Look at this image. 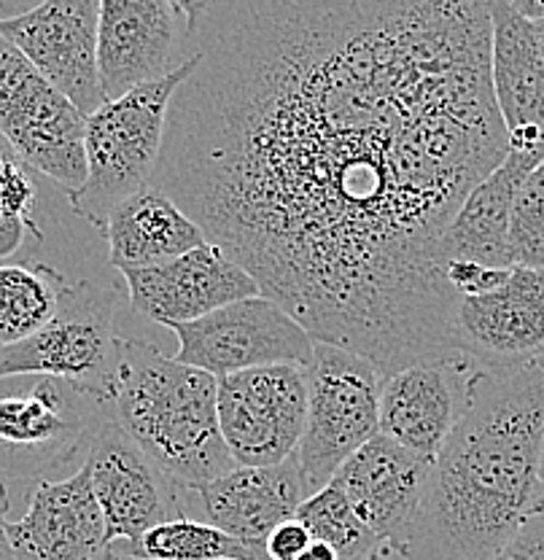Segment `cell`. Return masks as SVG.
I'll list each match as a JSON object with an SVG mask.
<instances>
[{
    "label": "cell",
    "mask_w": 544,
    "mask_h": 560,
    "mask_svg": "<svg viewBox=\"0 0 544 560\" xmlns=\"http://www.w3.org/2000/svg\"><path fill=\"white\" fill-rule=\"evenodd\" d=\"M189 3L151 186L383 377L464 355L442 235L510 154L479 0Z\"/></svg>",
    "instance_id": "6da1fadb"
},
{
    "label": "cell",
    "mask_w": 544,
    "mask_h": 560,
    "mask_svg": "<svg viewBox=\"0 0 544 560\" xmlns=\"http://www.w3.org/2000/svg\"><path fill=\"white\" fill-rule=\"evenodd\" d=\"M544 375L479 366L470 405L431 464L402 560H494L544 510Z\"/></svg>",
    "instance_id": "7a4b0ae2"
},
{
    "label": "cell",
    "mask_w": 544,
    "mask_h": 560,
    "mask_svg": "<svg viewBox=\"0 0 544 560\" xmlns=\"http://www.w3.org/2000/svg\"><path fill=\"white\" fill-rule=\"evenodd\" d=\"M111 410L138 451L181 490L197 493L235 469L219 431V381L149 340H119Z\"/></svg>",
    "instance_id": "3957f363"
},
{
    "label": "cell",
    "mask_w": 544,
    "mask_h": 560,
    "mask_svg": "<svg viewBox=\"0 0 544 560\" xmlns=\"http://www.w3.org/2000/svg\"><path fill=\"white\" fill-rule=\"evenodd\" d=\"M195 66V55H189L165 79L138 86L114 103H103L95 114L86 116V178L81 189L70 195V208L97 230H103L114 208L149 189L154 180L167 108Z\"/></svg>",
    "instance_id": "277c9868"
},
{
    "label": "cell",
    "mask_w": 544,
    "mask_h": 560,
    "mask_svg": "<svg viewBox=\"0 0 544 560\" xmlns=\"http://www.w3.org/2000/svg\"><path fill=\"white\" fill-rule=\"evenodd\" d=\"M116 300V285L68 280L55 315L27 340L0 348V377H57L111 405L121 340L114 331Z\"/></svg>",
    "instance_id": "5b68a950"
},
{
    "label": "cell",
    "mask_w": 544,
    "mask_h": 560,
    "mask_svg": "<svg viewBox=\"0 0 544 560\" xmlns=\"http://www.w3.org/2000/svg\"><path fill=\"white\" fill-rule=\"evenodd\" d=\"M108 412L103 399L57 377H0V480H35L86 455Z\"/></svg>",
    "instance_id": "8992f818"
},
{
    "label": "cell",
    "mask_w": 544,
    "mask_h": 560,
    "mask_svg": "<svg viewBox=\"0 0 544 560\" xmlns=\"http://www.w3.org/2000/svg\"><path fill=\"white\" fill-rule=\"evenodd\" d=\"M308 418L294 460L310 495L335 480L337 469L380 434L383 375L350 350L315 342L308 364Z\"/></svg>",
    "instance_id": "52a82bcc"
},
{
    "label": "cell",
    "mask_w": 544,
    "mask_h": 560,
    "mask_svg": "<svg viewBox=\"0 0 544 560\" xmlns=\"http://www.w3.org/2000/svg\"><path fill=\"white\" fill-rule=\"evenodd\" d=\"M84 127L86 116L0 35V138L16 160L60 184L70 197L86 178Z\"/></svg>",
    "instance_id": "ba28073f"
},
{
    "label": "cell",
    "mask_w": 544,
    "mask_h": 560,
    "mask_svg": "<svg viewBox=\"0 0 544 560\" xmlns=\"http://www.w3.org/2000/svg\"><path fill=\"white\" fill-rule=\"evenodd\" d=\"M181 364L208 372L216 381L262 366H305L315 340L305 326L267 296L232 302L192 324L173 326Z\"/></svg>",
    "instance_id": "9c48e42d"
},
{
    "label": "cell",
    "mask_w": 544,
    "mask_h": 560,
    "mask_svg": "<svg viewBox=\"0 0 544 560\" xmlns=\"http://www.w3.org/2000/svg\"><path fill=\"white\" fill-rule=\"evenodd\" d=\"M308 418L305 366H262L219 377V431L235 466L294 458Z\"/></svg>",
    "instance_id": "30bf717a"
},
{
    "label": "cell",
    "mask_w": 544,
    "mask_h": 560,
    "mask_svg": "<svg viewBox=\"0 0 544 560\" xmlns=\"http://www.w3.org/2000/svg\"><path fill=\"white\" fill-rule=\"evenodd\" d=\"M97 25L101 0H46L0 20V35L81 116H92L105 103L97 73Z\"/></svg>",
    "instance_id": "8fae6325"
},
{
    "label": "cell",
    "mask_w": 544,
    "mask_h": 560,
    "mask_svg": "<svg viewBox=\"0 0 544 560\" xmlns=\"http://www.w3.org/2000/svg\"><path fill=\"white\" fill-rule=\"evenodd\" d=\"M81 464L101 504L111 541H132L162 523L178 521L181 488L167 480L116 423L114 410L92 434Z\"/></svg>",
    "instance_id": "7c38bea8"
},
{
    "label": "cell",
    "mask_w": 544,
    "mask_h": 560,
    "mask_svg": "<svg viewBox=\"0 0 544 560\" xmlns=\"http://www.w3.org/2000/svg\"><path fill=\"white\" fill-rule=\"evenodd\" d=\"M189 44V3L178 0H101L97 73L103 101L114 103L132 90L175 70L178 40Z\"/></svg>",
    "instance_id": "4fadbf2b"
},
{
    "label": "cell",
    "mask_w": 544,
    "mask_h": 560,
    "mask_svg": "<svg viewBox=\"0 0 544 560\" xmlns=\"http://www.w3.org/2000/svg\"><path fill=\"white\" fill-rule=\"evenodd\" d=\"M479 364L470 355L415 364L383 377L380 434L426 464H435L470 405Z\"/></svg>",
    "instance_id": "5bb4252c"
},
{
    "label": "cell",
    "mask_w": 544,
    "mask_h": 560,
    "mask_svg": "<svg viewBox=\"0 0 544 560\" xmlns=\"http://www.w3.org/2000/svg\"><path fill=\"white\" fill-rule=\"evenodd\" d=\"M121 278L132 307L167 329L200 320L232 302L262 296L256 280L213 243L160 265L121 270Z\"/></svg>",
    "instance_id": "9a60e30c"
},
{
    "label": "cell",
    "mask_w": 544,
    "mask_h": 560,
    "mask_svg": "<svg viewBox=\"0 0 544 560\" xmlns=\"http://www.w3.org/2000/svg\"><path fill=\"white\" fill-rule=\"evenodd\" d=\"M455 342L488 370L534 364L544 348V272L512 267L499 289L459 300Z\"/></svg>",
    "instance_id": "2e32d148"
},
{
    "label": "cell",
    "mask_w": 544,
    "mask_h": 560,
    "mask_svg": "<svg viewBox=\"0 0 544 560\" xmlns=\"http://www.w3.org/2000/svg\"><path fill=\"white\" fill-rule=\"evenodd\" d=\"M429 471L431 464L378 434L345 460L332 486L343 490L359 521L378 536L385 552L402 556L424 501Z\"/></svg>",
    "instance_id": "e0dca14e"
},
{
    "label": "cell",
    "mask_w": 544,
    "mask_h": 560,
    "mask_svg": "<svg viewBox=\"0 0 544 560\" xmlns=\"http://www.w3.org/2000/svg\"><path fill=\"white\" fill-rule=\"evenodd\" d=\"M490 11V81L510 151L544 160V57L536 27L494 0Z\"/></svg>",
    "instance_id": "ac0fdd59"
},
{
    "label": "cell",
    "mask_w": 544,
    "mask_h": 560,
    "mask_svg": "<svg viewBox=\"0 0 544 560\" xmlns=\"http://www.w3.org/2000/svg\"><path fill=\"white\" fill-rule=\"evenodd\" d=\"M16 560H105L108 530L86 466L33 490L27 512L9 523Z\"/></svg>",
    "instance_id": "d6986e66"
},
{
    "label": "cell",
    "mask_w": 544,
    "mask_h": 560,
    "mask_svg": "<svg viewBox=\"0 0 544 560\" xmlns=\"http://www.w3.org/2000/svg\"><path fill=\"white\" fill-rule=\"evenodd\" d=\"M308 495L310 488L294 458L259 469L235 466L224 477L197 490L205 523L262 552L267 536L280 523L294 521Z\"/></svg>",
    "instance_id": "ffe728a7"
},
{
    "label": "cell",
    "mask_w": 544,
    "mask_h": 560,
    "mask_svg": "<svg viewBox=\"0 0 544 560\" xmlns=\"http://www.w3.org/2000/svg\"><path fill=\"white\" fill-rule=\"evenodd\" d=\"M540 162V156L534 154L510 151L507 160L488 178L479 180L444 230V259L477 261V265L496 267V270L514 267L510 248L514 195Z\"/></svg>",
    "instance_id": "44dd1931"
},
{
    "label": "cell",
    "mask_w": 544,
    "mask_h": 560,
    "mask_svg": "<svg viewBox=\"0 0 544 560\" xmlns=\"http://www.w3.org/2000/svg\"><path fill=\"white\" fill-rule=\"evenodd\" d=\"M103 232L111 265L119 272L160 265L208 243L200 226L154 186L114 208Z\"/></svg>",
    "instance_id": "7402d4cb"
},
{
    "label": "cell",
    "mask_w": 544,
    "mask_h": 560,
    "mask_svg": "<svg viewBox=\"0 0 544 560\" xmlns=\"http://www.w3.org/2000/svg\"><path fill=\"white\" fill-rule=\"evenodd\" d=\"M105 560H267L216 525L178 517L132 541H111Z\"/></svg>",
    "instance_id": "603a6c76"
},
{
    "label": "cell",
    "mask_w": 544,
    "mask_h": 560,
    "mask_svg": "<svg viewBox=\"0 0 544 560\" xmlns=\"http://www.w3.org/2000/svg\"><path fill=\"white\" fill-rule=\"evenodd\" d=\"M66 283L46 265H0V348L35 335L55 315Z\"/></svg>",
    "instance_id": "cb8c5ba5"
},
{
    "label": "cell",
    "mask_w": 544,
    "mask_h": 560,
    "mask_svg": "<svg viewBox=\"0 0 544 560\" xmlns=\"http://www.w3.org/2000/svg\"><path fill=\"white\" fill-rule=\"evenodd\" d=\"M297 521L305 525L315 541L329 545L340 560H380L389 556L378 536L359 521L343 490L332 482L302 501Z\"/></svg>",
    "instance_id": "d4e9b609"
},
{
    "label": "cell",
    "mask_w": 544,
    "mask_h": 560,
    "mask_svg": "<svg viewBox=\"0 0 544 560\" xmlns=\"http://www.w3.org/2000/svg\"><path fill=\"white\" fill-rule=\"evenodd\" d=\"M510 248L514 267L544 272V160L529 173L514 195Z\"/></svg>",
    "instance_id": "484cf974"
},
{
    "label": "cell",
    "mask_w": 544,
    "mask_h": 560,
    "mask_svg": "<svg viewBox=\"0 0 544 560\" xmlns=\"http://www.w3.org/2000/svg\"><path fill=\"white\" fill-rule=\"evenodd\" d=\"M38 189L31 175V167L22 165L14 154L0 156V226L27 224L38 226L35 221V200Z\"/></svg>",
    "instance_id": "4316f807"
},
{
    "label": "cell",
    "mask_w": 544,
    "mask_h": 560,
    "mask_svg": "<svg viewBox=\"0 0 544 560\" xmlns=\"http://www.w3.org/2000/svg\"><path fill=\"white\" fill-rule=\"evenodd\" d=\"M510 270H496V267L477 265V261L453 259L444 267V278H448L450 291H453L459 300H464V296H479L499 289V285L510 278Z\"/></svg>",
    "instance_id": "83f0119b"
},
{
    "label": "cell",
    "mask_w": 544,
    "mask_h": 560,
    "mask_svg": "<svg viewBox=\"0 0 544 560\" xmlns=\"http://www.w3.org/2000/svg\"><path fill=\"white\" fill-rule=\"evenodd\" d=\"M494 560H544V510L520 525Z\"/></svg>",
    "instance_id": "f1b7e54d"
},
{
    "label": "cell",
    "mask_w": 544,
    "mask_h": 560,
    "mask_svg": "<svg viewBox=\"0 0 544 560\" xmlns=\"http://www.w3.org/2000/svg\"><path fill=\"white\" fill-rule=\"evenodd\" d=\"M313 545V536L300 521H286L267 536L265 556L267 560H297L308 547Z\"/></svg>",
    "instance_id": "f546056e"
},
{
    "label": "cell",
    "mask_w": 544,
    "mask_h": 560,
    "mask_svg": "<svg viewBox=\"0 0 544 560\" xmlns=\"http://www.w3.org/2000/svg\"><path fill=\"white\" fill-rule=\"evenodd\" d=\"M9 490L0 480V560H16L14 545H11L9 536Z\"/></svg>",
    "instance_id": "4dcf8cb0"
},
{
    "label": "cell",
    "mask_w": 544,
    "mask_h": 560,
    "mask_svg": "<svg viewBox=\"0 0 544 560\" xmlns=\"http://www.w3.org/2000/svg\"><path fill=\"white\" fill-rule=\"evenodd\" d=\"M510 5L531 25L544 22V0H510Z\"/></svg>",
    "instance_id": "1f68e13d"
},
{
    "label": "cell",
    "mask_w": 544,
    "mask_h": 560,
    "mask_svg": "<svg viewBox=\"0 0 544 560\" xmlns=\"http://www.w3.org/2000/svg\"><path fill=\"white\" fill-rule=\"evenodd\" d=\"M297 560H340V558H337V552L332 550L329 545H324V541H315L313 539V545H310L308 550L302 552V556L297 558Z\"/></svg>",
    "instance_id": "d6a6232c"
},
{
    "label": "cell",
    "mask_w": 544,
    "mask_h": 560,
    "mask_svg": "<svg viewBox=\"0 0 544 560\" xmlns=\"http://www.w3.org/2000/svg\"><path fill=\"white\" fill-rule=\"evenodd\" d=\"M540 488L544 495V434H542V451H540Z\"/></svg>",
    "instance_id": "836d02e7"
},
{
    "label": "cell",
    "mask_w": 544,
    "mask_h": 560,
    "mask_svg": "<svg viewBox=\"0 0 544 560\" xmlns=\"http://www.w3.org/2000/svg\"><path fill=\"white\" fill-rule=\"evenodd\" d=\"M11 154H14V151L9 149V143H5L3 138H0V156H11Z\"/></svg>",
    "instance_id": "e575fe53"
},
{
    "label": "cell",
    "mask_w": 544,
    "mask_h": 560,
    "mask_svg": "<svg viewBox=\"0 0 544 560\" xmlns=\"http://www.w3.org/2000/svg\"><path fill=\"white\" fill-rule=\"evenodd\" d=\"M536 27V35H540V44H542V57H544V22H540V25H534Z\"/></svg>",
    "instance_id": "d590c367"
},
{
    "label": "cell",
    "mask_w": 544,
    "mask_h": 560,
    "mask_svg": "<svg viewBox=\"0 0 544 560\" xmlns=\"http://www.w3.org/2000/svg\"><path fill=\"white\" fill-rule=\"evenodd\" d=\"M534 364H536V370H540L542 375H544V348H542V353L536 355V361H534Z\"/></svg>",
    "instance_id": "8d00e7d4"
}]
</instances>
